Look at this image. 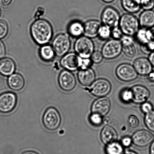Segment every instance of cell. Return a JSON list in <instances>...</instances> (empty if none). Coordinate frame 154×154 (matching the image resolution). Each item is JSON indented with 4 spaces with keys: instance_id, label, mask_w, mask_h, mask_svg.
Wrapping results in <instances>:
<instances>
[{
    "instance_id": "1",
    "label": "cell",
    "mask_w": 154,
    "mask_h": 154,
    "mask_svg": "<svg viewBox=\"0 0 154 154\" xmlns=\"http://www.w3.org/2000/svg\"><path fill=\"white\" fill-rule=\"evenodd\" d=\"M30 32L33 40L38 45H46L52 39L53 31L51 24L43 19H37L32 24Z\"/></svg>"
},
{
    "instance_id": "2",
    "label": "cell",
    "mask_w": 154,
    "mask_h": 154,
    "mask_svg": "<svg viewBox=\"0 0 154 154\" xmlns=\"http://www.w3.org/2000/svg\"><path fill=\"white\" fill-rule=\"evenodd\" d=\"M119 27L125 35L130 36L135 35L139 30L138 19L131 14H125L121 17Z\"/></svg>"
},
{
    "instance_id": "3",
    "label": "cell",
    "mask_w": 154,
    "mask_h": 154,
    "mask_svg": "<svg viewBox=\"0 0 154 154\" xmlns=\"http://www.w3.org/2000/svg\"><path fill=\"white\" fill-rule=\"evenodd\" d=\"M76 53L82 58H90L94 52V45L91 39L85 36L78 37L75 42Z\"/></svg>"
},
{
    "instance_id": "4",
    "label": "cell",
    "mask_w": 154,
    "mask_h": 154,
    "mask_svg": "<svg viewBox=\"0 0 154 154\" xmlns=\"http://www.w3.org/2000/svg\"><path fill=\"white\" fill-rule=\"evenodd\" d=\"M61 118L59 112L54 107H49L45 111L43 117V123L48 130L54 131L59 127Z\"/></svg>"
},
{
    "instance_id": "5",
    "label": "cell",
    "mask_w": 154,
    "mask_h": 154,
    "mask_svg": "<svg viewBox=\"0 0 154 154\" xmlns=\"http://www.w3.org/2000/svg\"><path fill=\"white\" fill-rule=\"evenodd\" d=\"M70 46V38L64 33H61L56 36L52 43V47L55 55L59 57H63L67 54Z\"/></svg>"
},
{
    "instance_id": "6",
    "label": "cell",
    "mask_w": 154,
    "mask_h": 154,
    "mask_svg": "<svg viewBox=\"0 0 154 154\" xmlns=\"http://www.w3.org/2000/svg\"><path fill=\"white\" fill-rule=\"evenodd\" d=\"M122 45L119 40L113 39L108 41L103 46L102 53L104 58L113 59L121 54Z\"/></svg>"
},
{
    "instance_id": "7",
    "label": "cell",
    "mask_w": 154,
    "mask_h": 154,
    "mask_svg": "<svg viewBox=\"0 0 154 154\" xmlns=\"http://www.w3.org/2000/svg\"><path fill=\"white\" fill-rule=\"evenodd\" d=\"M111 89V84L109 81L104 78H99L91 84L89 91L94 96L102 97L109 94Z\"/></svg>"
},
{
    "instance_id": "8",
    "label": "cell",
    "mask_w": 154,
    "mask_h": 154,
    "mask_svg": "<svg viewBox=\"0 0 154 154\" xmlns=\"http://www.w3.org/2000/svg\"><path fill=\"white\" fill-rule=\"evenodd\" d=\"M116 74L119 79L124 82L134 81L138 76L134 66L128 63H123L118 66Z\"/></svg>"
},
{
    "instance_id": "9",
    "label": "cell",
    "mask_w": 154,
    "mask_h": 154,
    "mask_svg": "<svg viewBox=\"0 0 154 154\" xmlns=\"http://www.w3.org/2000/svg\"><path fill=\"white\" fill-rule=\"evenodd\" d=\"M120 17L117 10L112 7H108L103 11L101 19L103 25L113 28L118 27Z\"/></svg>"
},
{
    "instance_id": "10",
    "label": "cell",
    "mask_w": 154,
    "mask_h": 154,
    "mask_svg": "<svg viewBox=\"0 0 154 154\" xmlns=\"http://www.w3.org/2000/svg\"><path fill=\"white\" fill-rule=\"evenodd\" d=\"M17 97L14 93L7 92L0 95V112L7 114L11 112L16 108Z\"/></svg>"
},
{
    "instance_id": "11",
    "label": "cell",
    "mask_w": 154,
    "mask_h": 154,
    "mask_svg": "<svg viewBox=\"0 0 154 154\" xmlns=\"http://www.w3.org/2000/svg\"><path fill=\"white\" fill-rule=\"evenodd\" d=\"M82 58L76 53L70 52L63 56L60 64L66 70L74 71L81 68Z\"/></svg>"
},
{
    "instance_id": "12",
    "label": "cell",
    "mask_w": 154,
    "mask_h": 154,
    "mask_svg": "<svg viewBox=\"0 0 154 154\" xmlns=\"http://www.w3.org/2000/svg\"><path fill=\"white\" fill-rule=\"evenodd\" d=\"M58 84L63 90L70 92L73 90L76 86V79L74 75L70 71H62L58 77Z\"/></svg>"
},
{
    "instance_id": "13",
    "label": "cell",
    "mask_w": 154,
    "mask_h": 154,
    "mask_svg": "<svg viewBox=\"0 0 154 154\" xmlns=\"http://www.w3.org/2000/svg\"><path fill=\"white\" fill-rule=\"evenodd\" d=\"M154 138L153 134L146 130H140L137 131L132 137L133 144L140 147H145L151 144L154 140Z\"/></svg>"
},
{
    "instance_id": "14",
    "label": "cell",
    "mask_w": 154,
    "mask_h": 154,
    "mask_svg": "<svg viewBox=\"0 0 154 154\" xmlns=\"http://www.w3.org/2000/svg\"><path fill=\"white\" fill-rule=\"evenodd\" d=\"M111 108V102L108 97H99L92 104L91 107L92 113H97L102 116L108 114Z\"/></svg>"
},
{
    "instance_id": "15",
    "label": "cell",
    "mask_w": 154,
    "mask_h": 154,
    "mask_svg": "<svg viewBox=\"0 0 154 154\" xmlns=\"http://www.w3.org/2000/svg\"><path fill=\"white\" fill-rule=\"evenodd\" d=\"M131 89L132 95V102L134 103L142 104L146 102L150 97V91L144 86L135 85Z\"/></svg>"
},
{
    "instance_id": "16",
    "label": "cell",
    "mask_w": 154,
    "mask_h": 154,
    "mask_svg": "<svg viewBox=\"0 0 154 154\" xmlns=\"http://www.w3.org/2000/svg\"><path fill=\"white\" fill-rule=\"evenodd\" d=\"M133 66L138 74L147 76L152 71L153 66L149 59L140 57L134 61Z\"/></svg>"
},
{
    "instance_id": "17",
    "label": "cell",
    "mask_w": 154,
    "mask_h": 154,
    "mask_svg": "<svg viewBox=\"0 0 154 154\" xmlns=\"http://www.w3.org/2000/svg\"><path fill=\"white\" fill-rule=\"evenodd\" d=\"M79 81L82 85L85 86H89L94 82L96 74L94 71L91 68L81 69L78 74Z\"/></svg>"
},
{
    "instance_id": "18",
    "label": "cell",
    "mask_w": 154,
    "mask_h": 154,
    "mask_svg": "<svg viewBox=\"0 0 154 154\" xmlns=\"http://www.w3.org/2000/svg\"><path fill=\"white\" fill-rule=\"evenodd\" d=\"M102 26L101 22L98 20L87 21L84 25V34L85 36L91 39L97 37Z\"/></svg>"
},
{
    "instance_id": "19",
    "label": "cell",
    "mask_w": 154,
    "mask_h": 154,
    "mask_svg": "<svg viewBox=\"0 0 154 154\" xmlns=\"http://www.w3.org/2000/svg\"><path fill=\"white\" fill-rule=\"evenodd\" d=\"M122 45V51L129 58H132L136 54V49L131 36H123L120 40Z\"/></svg>"
},
{
    "instance_id": "20",
    "label": "cell",
    "mask_w": 154,
    "mask_h": 154,
    "mask_svg": "<svg viewBox=\"0 0 154 154\" xmlns=\"http://www.w3.org/2000/svg\"><path fill=\"white\" fill-rule=\"evenodd\" d=\"M16 64L11 58L4 57L0 59V74L3 76H10L14 73Z\"/></svg>"
},
{
    "instance_id": "21",
    "label": "cell",
    "mask_w": 154,
    "mask_h": 154,
    "mask_svg": "<svg viewBox=\"0 0 154 154\" xmlns=\"http://www.w3.org/2000/svg\"><path fill=\"white\" fill-rule=\"evenodd\" d=\"M118 135L116 130L112 127L106 125L103 128L100 134L102 143L105 145L117 141Z\"/></svg>"
},
{
    "instance_id": "22",
    "label": "cell",
    "mask_w": 154,
    "mask_h": 154,
    "mask_svg": "<svg viewBox=\"0 0 154 154\" xmlns=\"http://www.w3.org/2000/svg\"><path fill=\"white\" fill-rule=\"evenodd\" d=\"M142 28L150 29L154 27V11L144 10L141 13L138 19Z\"/></svg>"
},
{
    "instance_id": "23",
    "label": "cell",
    "mask_w": 154,
    "mask_h": 154,
    "mask_svg": "<svg viewBox=\"0 0 154 154\" xmlns=\"http://www.w3.org/2000/svg\"><path fill=\"white\" fill-rule=\"evenodd\" d=\"M8 84L11 89L15 91L22 90L25 86V80L20 74L14 73L9 76Z\"/></svg>"
},
{
    "instance_id": "24",
    "label": "cell",
    "mask_w": 154,
    "mask_h": 154,
    "mask_svg": "<svg viewBox=\"0 0 154 154\" xmlns=\"http://www.w3.org/2000/svg\"><path fill=\"white\" fill-rule=\"evenodd\" d=\"M122 7L129 13L138 12L141 8V0H122Z\"/></svg>"
},
{
    "instance_id": "25",
    "label": "cell",
    "mask_w": 154,
    "mask_h": 154,
    "mask_svg": "<svg viewBox=\"0 0 154 154\" xmlns=\"http://www.w3.org/2000/svg\"><path fill=\"white\" fill-rule=\"evenodd\" d=\"M68 32L72 37H81L84 33V25L79 21H73L69 24L68 27Z\"/></svg>"
},
{
    "instance_id": "26",
    "label": "cell",
    "mask_w": 154,
    "mask_h": 154,
    "mask_svg": "<svg viewBox=\"0 0 154 154\" xmlns=\"http://www.w3.org/2000/svg\"><path fill=\"white\" fill-rule=\"evenodd\" d=\"M39 54L42 59L46 61H52L55 55L52 46L48 45H42L39 51Z\"/></svg>"
},
{
    "instance_id": "27",
    "label": "cell",
    "mask_w": 154,
    "mask_h": 154,
    "mask_svg": "<svg viewBox=\"0 0 154 154\" xmlns=\"http://www.w3.org/2000/svg\"><path fill=\"white\" fill-rule=\"evenodd\" d=\"M105 150L106 154H123L124 153L123 146L117 141L106 145Z\"/></svg>"
},
{
    "instance_id": "28",
    "label": "cell",
    "mask_w": 154,
    "mask_h": 154,
    "mask_svg": "<svg viewBox=\"0 0 154 154\" xmlns=\"http://www.w3.org/2000/svg\"><path fill=\"white\" fill-rule=\"evenodd\" d=\"M135 36L137 40L141 45L147 43L151 40L149 29H140L137 32Z\"/></svg>"
},
{
    "instance_id": "29",
    "label": "cell",
    "mask_w": 154,
    "mask_h": 154,
    "mask_svg": "<svg viewBox=\"0 0 154 154\" xmlns=\"http://www.w3.org/2000/svg\"><path fill=\"white\" fill-rule=\"evenodd\" d=\"M144 122L148 129L154 133V110L146 114Z\"/></svg>"
},
{
    "instance_id": "30",
    "label": "cell",
    "mask_w": 154,
    "mask_h": 154,
    "mask_svg": "<svg viewBox=\"0 0 154 154\" xmlns=\"http://www.w3.org/2000/svg\"><path fill=\"white\" fill-rule=\"evenodd\" d=\"M89 120L91 124L96 126H101L104 122L103 116L95 113H92L89 116Z\"/></svg>"
},
{
    "instance_id": "31",
    "label": "cell",
    "mask_w": 154,
    "mask_h": 154,
    "mask_svg": "<svg viewBox=\"0 0 154 154\" xmlns=\"http://www.w3.org/2000/svg\"><path fill=\"white\" fill-rule=\"evenodd\" d=\"M111 29L107 26L102 25L100 30L98 36L102 40H106L109 39L111 36Z\"/></svg>"
},
{
    "instance_id": "32",
    "label": "cell",
    "mask_w": 154,
    "mask_h": 154,
    "mask_svg": "<svg viewBox=\"0 0 154 154\" xmlns=\"http://www.w3.org/2000/svg\"><path fill=\"white\" fill-rule=\"evenodd\" d=\"M120 96L121 99L123 102L127 103L132 102V95L131 89H125L122 90Z\"/></svg>"
},
{
    "instance_id": "33",
    "label": "cell",
    "mask_w": 154,
    "mask_h": 154,
    "mask_svg": "<svg viewBox=\"0 0 154 154\" xmlns=\"http://www.w3.org/2000/svg\"><path fill=\"white\" fill-rule=\"evenodd\" d=\"M141 49L143 53L150 54L154 51V41L151 40L147 43L141 45Z\"/></svg>"
},
{
    "instance_id": "34",
    "label": "cell",
    "mask_w": 154,
    "mask_h": 154,
    "mask_svg": "<svg viewBox=\"0 0 154 154\" xmlns=\"http://www.w3.org/2000/svg\"><path fill=\"white\" fill-rule=\"evenodd\" d=\"M9 28L7 22L4 20H0V39L5 38L8 33Z\"/></svg>"
},
{
    "instance_id": "35",
    "label": "cell",
    "mask_w": 154,
    "mask_h": 154,
    "mask_svg": "<svg viewBox=\"0 0 154 154\" xmlns=\"http://www.w3.org/2000/svg\"><path fill=\"white\" fill-rule=\"evenodd\" d=\"M104 57L102 52L99 51L94 52L91 57V59L93 63L96 64H99L102 61Z\"/></svg>"
},
{
    "instance_id": "36",
    "label": "cell",
    "mask_w": 154,
    "mask_h": 154,
    "mask_svg": "<svg viewBox=\"0 0 154 154\" xmlns=\"http://www.w3.org/2000/svg\"><path fill=\"white\" fill-rule=\"evenodd\" d=\"M128 123L129 126L133 128L138 127L140 124L139 120L137 116L131 115L128 118Z\"/></svg>"
},
{
    "instance_id": "37",
    "label": "cell",
    "mask_w": 154,
    "mask_h": 154,
    "mask_svg": "<svg viewBox=\"0 0 154 154\" xmlns=\"http://www.w3.org/2000/svg\"><path fill=\"white\" fill-rule=\"evenodd\" d=\"M124 35L123 32L118 27L112 28L111 30V36L114 39L121 40Z\"/></svg>"
},
{
    "instance_id": "38",
    "label": "cell",
    "mask_w": 154,
    "mask_h": 154,
    "mask_svg": "<svg viewBox=\"0 0 154 154\" xmlns=\"http://www.w3.org/2000/svg\"><path fill=\"white\" fill-rule=\"evenodd\" d=\"M141 5L144 10H152L154 7V0H141Z\"/></svg>"
},
{
    "instance_id": "39",
    "label": "cell",
    "mask_w": 154,
    "mask_h": 154,
    "mask_svg": "<svg viewBox=\"0 0 154 154\" xmlns=\"http://www.w3.org/2000/svg\"><path fill=\"white\" fill-rule=\"evenodd\" d=\"M141 108V111L146 114L153 110V105L149 102H145L142 104Z\"/></svg>"
},
{
    "instance_id": "40",
    "label": "cell",
    "mask_w": 154,
    "mask_h": 154,
    "mask_svg": "<svg viewBox=\"0 0 154 154\" xmlns=\"http://www.w3.org/2000/svg\"><path fill=\"white\" fill-rule=\"evenodd\" d=\"M92 60L90 58H82L81 69H86L90 68L92 65Z\"/></svg>"
},
{
    "instance_id": "41",
    "label": "cell",
    "mask_w": 154,
    "mask_h": 154,
    "mask_svg": "<svg viewBox=\"0 0 154 154\" xmlns=\"http://www.w3.org/2000/svg\"><path fill=\"white\" fill-rule=\"evenodd\" d=\"M132 142V138L129 137H123L121 140V144L123 146V147H128L131 146Z\"/></svg>"
},
{
    "instance_id": "42",
    "label": "cell",
    "mask_w": 154,
    "mask_h": 154,
    "mask_svg": "<svg viewBox=\"0 0 154 154\" xmlns=\"http://www.w3.org/2000/svg\"><path fill=\"white\" fill-rule=\"evenodd\" d=\"M6 52V48L4 42L0 39V59L5 56Z\"/></svg>"
},
{
    "instance_id": "43",
    "label": "cell",
    "mask_w": 154,
    "mask_h": 154,
    "mask_svg": "<svg viewBox=\"0 0 154 154\" xmlns=\"http://www.w3.org/2000/svg\"><path fill=\"white\" fill-rule=\"evenodd\" d=\"M44 13V9L42 7H39L38 8L37 11L35 14V19H39V18H40L41 16H43Z\"/></svg>"
},
{
    "instance_id": "44",
    "label": "cell",
    "mask_w": 154,
    "mask_h": 154,
    "mask_svg": "<svg viewBox=\"0 0 154 154\" xmlns=\"http://www.w3.org/2000/svg\"><path fill=\"white\" fill-rule=\"evenodd\" d=\"M147 77L148 79L150 82L154 83V71H152L147 75Z\"/></svg>"
},
{
    "instance_id": "45",
    "label": "cell",
    "mask_w": 154,
    "mask_h": 154,
    "mask_svg": "<svg viewBox=\"0 0 154 154\" xmlns=\"http://www.w3.org/2000/svg\"><path fill=\"white\" fill-rule=\"evenodd\" d=\"M148 59L153 67H154V51L150 54Z\"/></svg>"
},
{
    "instance_id": "46",
    "label": "cell",
    "mask_w": 154,
    "mask_h": 154,
    "mask_svg": "<svg viewBox=\"0 0 154 154\" xmlns=\"http://www.w3.org/2000/svg\"><path fill=\"white\" fill-rule=\"evenodd\" d=\"M13 0H1L2 4L5 7L10 5Z\"/></svg>"
},
{
    "instance_id": "47",
    "label": "cell",
    "mask_w": 154,
    "mask_h": 154,
    "mask_svg": "<svg viewBox=\"0 0 154 154\" xmlns=\"http://www.w3.org/2000/svg\"><path fill=\"white\" fill-rule=\"evenodd\" d=\"M149 154H154V140L152 142L149 149Z\"/></svg>"
},
{
    "instance_id": "48",
    "label": "cell",
    "mask_w": 154,
    "mask_h": 154,
    "mask_svg": "<svg viewBox=\"0 0 154 154\" xmlns=\"http://www.w3.org/2000/svg\"><path fill=\"white\" fill-rule=\"evenodd\" d=\"M149 30H150V33L151 39V40L154 41V27L149 29Z\"/></svg>"
},
{
    "instance_id": "49",
    "label": "cell",
    "mask_w": 154,
    "mask_h": 154,
    "mask_svg": "<svg viewBox=\"0 0 154 154\" xmlns=\"http://www.w3.org/2000/svg\"><path fill=\"white\" fill-rule=\"evenodd\" d=\"M123 154H138L134 151L132 150H127L125 152H124Z\"/></svg>"
},
{
    "instance_id": "50",
    "label": "cell",
    "mask_w": 154,
    "mask_h": 154,
    "mask_svg": "<svg viewBox=\"0 0 154 154\" xmlns=\"http://www.w3.org/2000/svg\"><path fill=\"white\" fill-rule=\"evenodd\" d=\"M22 154H39L35 152L32 151H28L23 152Z\"/></svg>"
},
{
    "instance_id": "51",
    "label": "cell",
    "mask_w": 154,
    "mask_h": 154,
    "mask_svg": "<svg viewBox=\"0 0 154 154\" xmlns=\"http://www.w3.org/2000/svg\"><path fill=\"white\" fill-rule=\"evenodd\" d=\"M102 1L106 3H111L114 1V0H102Z\"/></svg>"
},
{
    "instance_id": "52",
    "label": "cell",
    "mask_w": 154,
    "mask_h": 154,
    "mask_svg": "<svg viewBox=\"0 0 154 154\" xmlns=\"http://www.w3.org/2000/svg\"><path fill=\"white\" fill-rule=\"evenodd\" d=\"M1 14H2V11H1V7H0V16H1Z\"/></svg>"
}]
</instances>
